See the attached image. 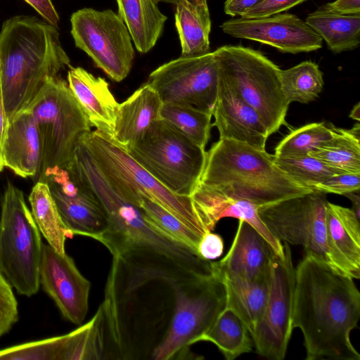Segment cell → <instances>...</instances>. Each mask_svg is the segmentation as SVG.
Masks as SVG:
<instances>
[{"instance_id": "9a60e30c", "label": "cell", "mask_w": 360, "mask_h": 360, "mask_svg": "<svg viewBox=\"0 0 360 360\" xmlns=\"http://www.w3.org/2000/svg\"><path fill=\"white\" fill-rule=\"evenodd\" d=\"M220 27L233 37L256 41L283 53L311 52L321 49L323 44L321 37L305 21L288 13L254 19L240 17L224 22Z\"/></svg>"}, {"instance_id": "60d3db41", "label": "cell", "mask_w": 360, "mask_h": 360, "mask_svg": "<svg viewBox=\"0 0 360 360\" xmlns=\"http://www.w3.org/2000/svg\"><path fill=\"white\" fill-rule=\"evenodd\" d=\"M224 250L222 238L212 231L207 232L200 239L198 254L203 259L211 261L219 257Z\"/></svg>"}, {"instance_id": "d4e9b609", "label": "cell", "mask_w": 360, "mask_h": 360, "mask_svg": "<svg viewBox=\"0 0 360 360\" xmlns=\"http://www.w3.org/2000/svg\"><path fill=\"white\" fill-rule=\"evenodd\" d=\"M118 15L126 25L136 49L148 52L160 37L167 17L153 0H116Z\"/></svg>"}, {"instance_id": "836d02e7", "label": "cell", "mask_w": 360, "mask_h": 360, "mask_svg": "<svg viewBox=\"0 0 360 360\" xmlns=\"http://www.w3.org/2000/svg\"><path fill=\"white\" fill-rule=\"evenodd\" d=\"M135 205L140 207L147 219L168 237L181 243L198 254L201 237L165 207L143 195H139Z\"/></svg>"}, {"instance_id": "52a82bcc", "label": "cell", "mask_w": 360, "mask_h": 360, "mask_svg": "<svg viewBox=\"0 0 360 360\" xmlns=\"http://www.w3.org/2000/svg\"><path fill=\"white\" fill-rule=\"evenodd\" d=\"M214 52L219 78L257 112L269 136L286 125L290 104L281 89V69L261 52L240 45Z\"/></svg>"}, {"instance_id": "8fae6325", "label": "cell", "mask_w": 360, "mask_h": 360, "mask_svg": "<svg viewBox=\"0 0 360 360\" xmlns=\"http://www.w3.org/2000/svg\"><path fill=\"white\" fill-rule=\"evenodd\" d=\"M327 202L326 193L312 191L260 206L258 214L279 240L300 245L307 255L332 266L326 229Z\"/></svg>"}, {"instance_id": "f1b7e54d", "label": "cell", "mask_w": 360, "mask_h": 360, "mask_svg": "<svg viewBox=\"0 0 360 360\" xmlns=\"http://www.w3.org/2000/svg\"><path fill=\"white\" fill-rule=\"evenodd\" d=\"M309 155L340 173H360L359 122L349 129L333 124L332 137Z\"/></svg>"}, {"instance_id": "1f68e13d", "label": "cell", "mask_w": 360, "mask_h": 360, "mask_svg": "<svg viewBox=\"0 0 360 360\" xmlns=\"http://www.w3.org/2000/svg\"><path fill=\"white\" fill-rule=\"evenodd\" d=\"M280 82L287 102L308 103L321 92L324 82L319 65L310 60L303 61L290 68L280 70Z\"/></svg>"}, {"instance_id": "4fadbf2b", "label": "cell", "mask_w": 360, "mask_h": 360, "mask_svg": "<svg viewBox=\"0 0 360 360\" xmlns=\"http://www.w3.org/2000/svg\"><path fill=\"white\" fill-rule=\"evenodd\" d=\"M283 248V256L271 259L266 302L251 335L257 353L270 360L284 359L293 330L295 268L289 244Z\"/></svg>"}, {"instance_id": "bcb514c9", "label": "cell", "mask_w": 360, "mask_h": 360, "mask_svg": "<svg viewBox=\"0 0 360 360\" xmlns=\"http://www.w3.org/2000/svg\"><path fill=\"white\" fill-rule=\"evenodd\" d=\"M347 198L351 200L353 207L352 208L357 217H360V197L359 194H356L355 192L348 193L344 195Z\"/></svg>"}, {"instance_id": "8992f818", "label": "cell", "mask_w": 360, "mask_h": 360, "mask_svg": "<svg viewBox=\"0 0 360 360\" xmlns=\"http://www.w3.org/2000/svg\"><path fill=\"white\" fill-rule=\"evenodd\" d=\"M98 168L114 188L133 204L141 195L175 215L201 238L207 231L190 196L169 191L140 165L111 136L97 130L82 138Z\"/></svg>"}, {"instance_id": "6da1fadb", "label": "cell", "mask_w": 360, "mask_h": 360, "mask_svg": "<svg viewBox=\"0 0 360 360\" xmlns=\"http://www.w3.org/2000/svg\"><path fill=\"white\" fill-rule=\"evenodd\" d=\"M360 318L354 278L305 254L295 268L292 328H300L306 360H360L350 333Z\"/></svg>"}, {"instance_id": "7a4b0ae2", "label": "cell", "mask_w": 360, "mask_h": 360, "mask_svg": "<svg viewBox=\"0 0 360 360\" xmlns=\"http://www.w3.org/2000/svg\"><path fill=\"white\" fill-rule=\"evenodd\" d=\"M70 167L87 184L104 209L108 227L94 239L112 256L172 258L205 276L215 273L213 262L202 259L195 251L157 229L140 207L120 194L97 166L83 142H79Z\"/></svg>"}, {"instance_id": "e575fe53", "label": "cell", "mask_w": 360, "mask_h": 360, "mask_svg": "<svg viewBox=\"0 0 360 360\" xmlns=\"http://www.w3.org/2000/svg\"><path fill=\"white\" fill-rule=\"evenodd\" d=\"M333 136V124L314 122L292 131L275 148V157L309 155Z\"/></svg>"}, {"instance_id": "ffe728a7", "label": "cell", "mask_w": 360, "mask_h": 360, "mask_svg": "<svg viewBox=\"0 0 360 360\" xmlns=\"http://www.w3.org/2000/svg\"><path fill=\"white\" fill-rule=\"evenodd\" d=\"M191 198L207 231H212L222 218H236L253 227L268 242L276 255H284L283 244L262 221L258 214V205L248 200L228 198L201 186L194 190Z\"/></svg>"}, {"instance_id": "d6a6232c", "label": "cell", "mask_w": 360, "mask_h": 360, "mask_svg": "<svg viewBox=\"0 0 360 360\" xmlns=\"http://www.w3.org/2000/svg\"><path fill=\"white\" fill-rule=\"evenodd\" d=\"M212 113L188 105L162 103L160 118L163 119L202 148L210 137Z\"/></svg>"}, {"instance_id": "9c48e42d", "label": "cell", "mask_w": 360, "mask_h": 360, "mask_svg": "<svg viewBox=\"0 0 360 360\" xmlns=\"http://www.w3.org/2000/svg\"><path fill=\"white\" fill-rule=\"evenodd\" d=\"M42 246L22 191L8 182L1 199L0 270L20 295L39 291Z\"/></svg>"}, {"instance_id": "7c38bea8", "label": "cell", "mask_w": 360, "mask_h": 360, "mask_svg": "<svg viewBox=\"0 0 360 360\" xmlns=\"http://www.w3.org/2000/svg\"><path fill=\"white\" fill-rule=\"evenodd\" d=\"M70 21L75 46L112 80L126 78L134 51L128 29L118 14L112 10L84 8L73 13Z\"/></svg>"}, {"instance_id": "484cf974", "label": "cell", "mask_w": 360, "mask_h": 360, "mask_svg": "<svg viewBox=\"0 0 360 360\" xmlns=\"http://www.w3.org/2000/svg\"><path fill=\"white\" fill-rule=\"evenodd\" d=\"M175 25L181 56L210 52L211 20L207 0H181L176 4Z\"/></svg>"}, {"instance_id": "83f0119b", "label": "cell", "mask_w": 360, "mask_h": 360, "mask_svg": "<svg viewBox=\"0 0 360 360\" xmlns=\"http://www.w3.org/2000/svg\"><path fill=\"white\" fill-rule=\"evenodd\" d=\"M217 273L225 288L226 307L238 315L252 335L266 302L269 276L262 279L251 281Z\"/></svg>"}, {"instance_id": "2e32d148", "label": "cell", "mask_w": 360, "mask_h": 360, "mask_svg": "<svg viewBox=\"0 0 360 360\" xmlns=\"http://www.w3.org/2000/svg\"><path fill=\"white\" fill-rule=\"evenodd\" d=\"M48 184L61 219L74 235L94 239L108 227V219L89 186L70 167L50 176Z\"/></svg>"}, {"instance_id": "277c9868", "label": "cell", "mask_w": 360, "mask_h": 360, "mask_svg": "<svg viewBox=\"0 0 360 360\" xmlns=\"http://www.w3.org/2000/svg\"><path fill=\"white\" fill-rule=\"evenodd\" d=\"M198 184L259 207L312 191L283 173L266 149L227 139H219L206 151Z\"/></svg>"}, {"instance_id": "c3c4849f", "label": "cell", "mask_w": 360, "mask_h": 360, "mask_svg": "<svg viewBox=\"0 0 360 360\" xmlns=\"http://www.w3.org/2000/svg\"><path fill=\"white\" fill-rule=\"evenodd\" d=\"M156 4H158L160 2H165V3H169L173 4H178L181 0H153Z\"/></svg>"}, {"instance_id": "7dc6e473", "label": "cell", "mask_w": 360, "mask_h": 360, "mask_svg": "<svg viewBox=\"0 0 360 360\" xmlns=\"http://www.w3.org/2000/svg\"><path fill=\"white\" fill-rule=\"evenodd\" d=\"M349 117L356 121L357 122H359L360 121V103L358 102L356 104L354 105L352 109L351 110Z\"/></svg>"}, {"instance_id": "4316f807", "label": "cell", "mask_w": 360, "mask_h": 360, "mask_svg": "<svg viewBox=\"0 0 360 360\" xmlns=\"http://www.w3.org/2000/svg\"><path fill=\"white\" fill-rule=\"evenodd\" d=\"M305 22L334 53L352 51L360 43V15H342L324 5L309 13Z\"/></svg>"}, {"instance_id": "4dcf8cb0", "label": "cell", "mask_w": 360, "mask_h": 360, "mask_svg": "<svg viewBox=\"0 0 360 360\" xmlns=\"http://www.w3.org/2000/svg\"><path fill=\"white\" fill-rule=\"evenodd\" d=\"M33 219L48 244L65 254L67 238L73 235L64 224L47 183L37 181L29 196Z\"/></svg>"}, {"instance_id": "603a6c76", "label": "cell", "mask_w": 360, "mask_h": 360, "mask_svg": "<svg viewBox=\"0 0 360 360\" xmlns=\"http://www.w3.org/2000/svg\"><path fill=\"white\" fill-rule=\"evenodd\" d=\"M68 84L91 126L112 136L119 103L105 79L81 67H70Z\"/></svg>"}, {"instance_id": "b9f144b4", "label": "cell", "mask_w": 360, "mask_h": 360, "mask_svg": "<svg viewBox=\"0 0 360 360\" xmlns=\"http://www.w3.org/2000/svg\"><path fill=\"white\" fill-rule=\"evenodd\" d=\"M51 25L58 27L59 16L51 0H25Z\"/></svg>"}, {"instance_id": "5b68a950", "label": "cell", "mask_w": 360, "mask_h": 360, "mask_svg": "<svg viewBox=\"0 0 360 360\" xmlns=\"http://www.w3.org/2000/svg\"><path fill=\"white\" fill-rule=\"evenodd\" d=\"M26 108L41 141V163L35 179L46 182L69 166L79 141L91 131V125L68 84L58 76L48 80Z\"/></svg>"}, {"instance_id": "ab89813d", "label": "cell", "mask_w": 360, "mask_h": 360, "mask_svg": "<svg viewBox=\"0 0 360 360\" xmlns=\"http://www.w3.org/2000/svg\"><path fill=\"white\" fill-rule=\"evenodd\" d=\"M307 0H262L245 11L240 17L245 19L259 18L282 13Z\"/></svg>"}, {"instance_id": "5bb4252c", "label": "cell", "mask_w": 360, "mask_h": 360, "mask_svg": "<svg viewBox=\"0 0 360 360\" xmlns=\"http://www.w3.org/2000/svg\"><path fill=\"white\" fill-rule=\"evenodd\" d=\"M146 83L162 103L188 105L212 113L219 84L217 56L214 51L181 56L153 71Z\"/></svg>"}, {"instance_id": "30bf717a", "label": "cell", "mask_w": 360, "mask_h": 360, "mask_svg": "<svg viewBox=\"0 0 360 360\" xmlns=\"http://www.w3.org/2000/svg\"><path fill=\"white\" fill-rule=\"evenodd\" d=\"M226 305L225 288L216 271L212 276L178 285L168 328L150 359L193 358L190 347L200 342Z\"/></svg>"}, {"instance_id": "cb8c5ba5", "label": "cell", "mask_w": 360, "mask_h": 360, "mask_svg": "<svg viewBox=\"0 0 360 360\" xmlns=\"http://www.w3.org/2000/svg\"><path fill=\"white\" fill-rule=\"evenodd\" d=\"M162 102L157 91L146 83L119 104L112 139L127 150L160 118Z\"/></svg>"}, {"instance_id": "7402d4cb", "label": "cell", "mask_w": 360, "mask_h": 360, "mask_svg": "<svg viewBox=\"0 0 360 360\" xmlns=\"http://www.w3.org/2000/svg\"><path fill=\"white\" fill-rule=\"evenodd\" d=\"M41 141L32 112L25 108L9 120L3 149L4 167L27 178L37 176L41 163Z\"/></svg>"}, {"instance_id": "e0dca14e", "label": "cell", "mask_w": 360, "mask_h": 360, "mask_svg": "<svg viewBox=\"0 0 360 360\" xmlns=\"http://www.w3.org/2000/svg\"><path fill=\"white\" fill-rule=\"evenodd\" d=\"M39 283L64 319L76 325L83 323L89 309L91 283L70 256L43 244Z\"/></svg>"}, {"instance_id": "ba28073f", "label": "cell", "mask_w": 360, "mask_h": 360, "mask_svg": "<svg viewBox=\"0 0 360 360\" xmlns=\"http://www.w3.org/2000/svg\"><path fill=\"white\" fill-rule=\"evenodd\" d=\"M127 151L169 191L186 196L198 185L206 160L205 148L161 118Z\"/></svg>"}, {"instance_id": "3957f363", "label": "cell", "mask_w": 360, "mask_h": 360, "mask_svg": "<svg viewBox=\"0 0 360 360\" xmlns=\"http://www.w3.org/2000/svg\"><path fill=\"white\" fill-rule=\"evenodd\" d=\"M58 27L36 17L6 20L0 32V75L8 120L70 65Z\"/></svg>"}, {"instance_id": "f35d334b", "label": "cell", "mask_w": 360, "mask_h": 360, "mask_svg": "<svg viewBox=\"0 0 360 360\" xmlns=\"http://www.w3.org/2000/svg\"><path fill=\"white\" fill-rule=\"evenodd\" d=\"M360 188V173H336L321 183L317 184L314 191L324 193L345 195L351 192H358Z\"/></svg>"}, {"instance_id": "ac0fdd59", "label": "cell", "mask_w": 360, "mask_h": 360, "mask_svg": "<svg viewBox=\"0 0 360 360\" xmlns=\"http://www.w3.org/2000/svg\"><path fill=\"white\" fill-rule=\"evenodd\" d=\"M212 116L219 139L266 148L269 134L259 114L219 78Z\"/></svg>"}, {"instance_id": "8d00e7d4", "label": "cell", "mask_w": 360, "mask_h": 360, "mask_svg": "<svg viewBox=\"0 0 360 360\" xmlns=\"http://www.w3.org/2000/svg\"><path fill=\"white\" fill-rule=\"evenodd\" d=\"M61 336L22 343L0 349V359L59 360Z\"/></svg>"}, {"instance_id": "44dd1931", "label": "cell", "mask_w": 360, "mask_h": 360, "mask_svg": "<svg viewBox=\"0 0 360 360\" xmlns=\"http://www.w3.org/2000/svg\"><path fill=\"white\" fill-rule=\"evenodd\" d=\"M326 229L332 266L354 279L360 278V224L354 210L328 201Z\"/></svg>"}, {"instance_id": "d590c367", "label": "cell", "mask_w": 360, "mask_h": 360, "mask_svg": "<svg viewBox=\"0 0 360 360\" xmlns=\"http://www.w3.org/2000/svg\"><path fill=\"white\" fill-rule=\"evenodd\" d=\"M274 162L291 179L312 191L331 175L340 173L311 155L287 158L274 156Z\"/></svg>"}, {"instance_id": "ee69618b", "label": "cell", "mask_w": 360, "mask_h": 360, "mask_svg": "<svg viewBox=\"0 0 360 360\" xmlns=\"http://www.w3.org/2000/svg\"><path fill=\"white\" fill-rule=\"evenodd\" d=\"M262 0H226L224 3V13L232 17L240 16L245 11Z\"/></svg>"}, {"instance_id": "f6af8a7d", "label": "cell", "mask_w": 360, "mask_h": 360, "mask_svg": "<svg viewBox=\"0 0 360 360\" xmlns=\"http://www.w3.org/2000/svg\"><path fill=\"white\" fill-rule=\"evenodd\" d=\"M8 123L9 120L4 105L0 75V172H1L4 167L3 149Z\"/></svg>"}, {"instance_id": "7bdbcfd3", "label": "cell", "mask_w": 360, "mask_h": 360, "mask_svg": "<svg viewBox=\"0 0 360 360\" xmlns=\"http://www.w3.org/2000/svg\"><path fill=\"white\" fill-rule=\"evenodd\" d=\"M324 6L339 14L360 15V0H335Z\"/></svg>"}, {"instance_id": "74e56055", "label": "cell", "mask_w": 360, "mask_h": 360, "mask_svg": "<svg viewBox=\"0 0 360 360\" xmlns=\"http://www.w3.org/2000/svg\"><path fill=\"white\" fill-rule=\"evenodd\" d=\"M18 321V301L13 286L0 270V337Z\"/></svg>"}, {"instance_id": "f546056e", "label": "cell", "mask_w": 360, "mask_h": 360, "mask_svg": "<svg viewBox=\"0 0 360 360\" xmlns=\"http://www.w3.org/2000/svg\"><path fill=\"white\" fill-rule=\"evenodd\" d=\"M200 341L215 345L227 360L250 352L254 345L245 323L231 309L225 307Z\"/></svg>"}, {"instance_id": "d6986e66", "label": "cell", "mask_w": 360, "mask_h": 360, "mask_svg": "<svg viewBox=\"0 0 360 360\" xmlns=\"http://www.w3.org/2000/svg\"><path fill=\"white\" fill-rule=\"evenodd\" d=\"M275 252L268 242L250 224L239 220L232 245L219 261L213 262L221 274L255 281L268 277Z\"/></svg>"}]
</instances>
